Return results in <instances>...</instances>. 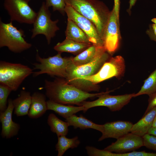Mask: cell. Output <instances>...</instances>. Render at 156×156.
Masks as SVG:
<instances>
[{"label": "cell", "instance_id": "40", "mask_svg": "<svg viewBox=\"0 0 156 156\" xmlns=\"http://www.w3.org/2000/svg\"><path fill=\"white\" fill-rule=\"evenodd\" d=\"M154 120H156V115L155 116V117Z\"/></svg>", "mask_w": 156, "mask_h": 156}, {"label": "cell", "instance_id": "1", "mask_svg": "<svg viewBox=\"0 0 156 156\" xmlns=\"http://www.w3.org/2000/svg\"><path fill=\"white\" fill-rule=\"evenodd\" d=\"M44 88L49 100L64 105L79 106L88 99L97 97L104 92L90 93L69 83L63 78H57L53 81L45 79Z\"/></svg>", "mask_w": 156, "mask_h": 156}, {"label": "cell", "instance_id": "38", "mask_svg": "<svg viewBox=\"0 0 156 156\" xmlns=\"http://www.w3.org/2000/svg\"><path fill=\"white\" fill-rule=\"evenodd\" d=\"M153 38L154 40L156 41V35L154 34L153 32Z\"/></svg>", "mask_w": 156, "mask_h": 156}, {"label": "cell", "instance_id": "29", "mask_svg": "<svg viewBox=\"0 0 156 156\" xmlns=\"http://www.w3.org/2000/svg\"><path fill=\"white\" fill-rule=\"evenodd\" d=\"M87 153L91 156H116V153L107 150H100L94 147L87 146L86 148Z\"/></svg>", "mask_w": 156, "mask_h": 156}, {"label": "cell", "instance_id": "5", "mask_svg": "<svg viewBox=\"0 0 156 156\" xmlns=\"http://www.w3.org/2000/svg\"><path fill=\"white\" fill-rule=\"evenodd\" d=\"M24 36V31L14 26L12 21L5 23L0 20V48L6 47L15 53H20L27 50L32 45L25 40Z\"/></svg>", "mask_w": 156, "mask_h": 156}, {"label": "cell", "instance_id": "27", "mask_svg": "<svg viewBox=\"0 0 156 156\" xmlns=\"http://www.w3.org/2000/svg\"><path fill=\"white\" fill-rule=\"evenodd\" d=\"M12 90L7 86L0 84V112H4L6 109L7 100Z\"/></svg>", "mask_w": 156, "mask_h": 156}, {"label": "cell", "instance_id": "6", "mask_svg": "<svg viewBox=\"0 0 156 156\" xmlns=\"http://www.w3.org/2000/svg\"><path fill=\"white\" fill-rule=\"evenodd\" d=\"M33 69L20 63L1 61L0 83L9 88L12 91L17 90L24 80L31 74Z\"/></svg>", "mask_w": 156, "mask_h": 156}, {"label": "cell", "instance_id": "9", "mask_svg": "<svg viewBox=\"0 0 156 156\" xmlns=\"http://www.w3.org/2000/svg\"><path fill=\"white\" fill-rule=\"evenodd\" d=\"M4 6L11 21L33 24L36 17V12L23 0H4Z\"/></svg>", "mask_w": 156, "mask_h": 156}, {"label": "cell", "instance_id": "19", "mask_svg": "<svg viewBox=\"0 0 156 156\" xmlns=\"http://www.w3.org/2000/svg\"><path fill=\"white\" fill-rule=\"evenodd\" d=\"M31 96L30 93L22 90L19 96L12 100L14 106V114L17 116L28 115L30 107Z\"/></svg>", "mask_w": 156, "mask_h": 156}, {"label": "cell", "instance_id": "24", "mask_svg": "<svg viewBox=\"0 0 156 156\" xmlns=\"http://www.w3.org/2000/svg\"><path fill=\"white\" fill-rule=\"evenodd\" d=\"M47 121L51 131L55 133L57 137L66 136L67 134L69 126L67 122L62 121L53 113L49 115Z\"/></svg>", "mask_w": 156, "mask_h": 156}, {"label": "cell", "instance_id": "32", "mask_svg": "<svg viewBox=\"0 0 156 156\" xmlns=\"http://www.w3.org/2000/svg\"><path fill=\"white\" fill-rule=\"evenodd\" d=\"M114 5L113 9L114 10L116 18L119 24V13L120 6V0H114Z\"/></svg>", "mask_w": 156, "mask_h": 156}, {"label": "cell", "instance_id": "7", "mask_svg": "<svg viewBox=\"0 0 156 156\" xmlns=\"http://www.w3.org/2000/svg\"><path fill=\"white\" fill-rule=\"evenodd\" d=\"M125 62L120 55L111 57L96 74L86 77L85 81L93 86L113 77L120 79L124 75Z\"/></svg>", "mask_w": 156, "mask_h": 156}, {"label": "cell", "instance_id": "3", "mask_svg": "<svg viewBox=\"0 0 156 156\" xmlns=\"http://www.w3.org/2000/svg\"><path fill=\"white\" fill-rule=\"evenodd\" d=\"M79 14L93 23L103 40L104 32L111 12L98 0H64Z\"/></svg>", "mask_w": 156, "mask_h": 156}, {"label": "cell", "instance_id": "17", "mask_svg": "<svg viewBox=\"0 0 156 156\" xmlns=\"http://www.w3.org/2000/svg\"><path fill=\"white\" fill-rule=\"evenodd\" d=\"M156 115V107L143 116L138 122L133 125L130 132L142 137L148 133L152 125Z\"/></svg>", "mask_w": 156, "mask_h": 156}, {"label": "cell", "instance_id": "4", "mask_svg": "<svg viewBox=\"0 0 156 156\" xmlns=\"http://www.w3.org/2000/svg\"><path fill=\"white\" fill-rule=\"evenodd\" d=\"M61 53L47 58L41 57L37 51L36 60L38 63L32 64L34 70L38 71L33 72V76L36 77L41 74H46L51 76H57L66 78L67 70L69 64L72 62L73 57H63Z\"/></svg>", "mask_w": 156, "mask_h": 156}, {"label": "cell", "instance_id": "25", "mask_svg": "<svg viewBox=\"0 0 156 156\" xmlns=\"http://www.w3.org/2000/svg\"><path fill=\"white\" fill-rule=\"evenodd\" d=\"M77 136L69 138L65 135L58 137V142L55 145L56 151L58 152V156H62L70 148L77 147L80 143Z\"/></svg>", "mask_w": 156, "mask_h": 156}, {"label": "cell", "instance_id": "2", "mask_svg": "<svg viewBox=\"0 0 156 156\" xmlns=\"http://www.w3.org/2000/svg\"><path fill=\"white\" fill-rule=\"evenodd\" d=\"M108 53L103 47L94 59L87 64L77 66L72 61L67 68L65 79L69 83L84 91L88 92L99 91V86L90 85L87 83L85 79L94 75L99 70L104 63L111 57Z\"/></svg>", "mask_w": 156, "mask_h": 156}, {"label": "cell", "instance_id": "12", "mask_svg": "<svg viewBox=\"0 0 156 156\" xmlns=\"http://www.w3.org/2000/svg\"><path fill=\"white\" fill-rule=\"evenodd\" d=\"M119 24L114 9L111 12L105 28L103 41L107 51L112 53L117 49L119 43Z\"/></svg>", "mask_w": 156, "mask_h": 156}, {"label": "cell", "instance_id": "11", "mask_svg": "<svg viewBox=\"0 0 156 156\" xmlns=\"http://www.w3.org/2000/svg\"><path fill=\"white\" fill-rule=\"evenodd\" d=\"M65 12L68 18L74 21L85 33L92 44L97 47H104L103 40L92 22L79 14L69 5L66 4Z\"/></svg>", "mask_w": 156, "mask_h": 156}, {"label": "cell", "instance_id": "26", "mask_svg": "<svg viewBox=\"0 0 156 156\" xmlns=\"http://www.w3.org/2000/svg\"><path fill=\"white\" fill-rule=\"evenodd\" d=\"M156 92V68L144 81L140 90L134 93L133 97L143 95L149 96Z\"/></svg>", "mask_w": 156, "mask_h": 156}, {"label": "cell", "instance_id": "35", "mask_svg": "<svg viewBox=\"0 0 156 156\" xmlns=\"http://www.w3.org/2000/svg\"><path fill=\"white\" fill-rule=\"evenodd\" d=\"M152 28L154 33L156 35V24L155 23L153 24Z\"/></svg>", "mask_w": 156, "mask_h": 156}, {"label": "cell", "instance_id": "8", "mask_svg": "<svg viewBox=\"0 0 156 156\" xmlns=\"http://www.w3.org/2000/svg\"><path fill=\"white\" fill-rule=\"evenodd\" d=\"M49 8L45 2H42L33 24L31 38H33L39 34L43 35L46 38L47 44H49L52 38L55 36L56 32L60 28L57 25L59 20H51Z\"/></svg>", "mask_w": 156, "mask_h": 156}, {"label": "cell", "instance_id": "16", "mask_svg": "<svg viewBox=\"0 0 156 156\" xmlns=\"http://www.w3.org/2000/svg\"><path fill=\"white\" fill-rule=\"evenodd\" d=\"M47 110L46 96L38 92H34L31 95L30 107L28 115L31 118L40 117Z\"/></svg>", "mask_w": 156, "mask_h": 156}, {"label": "cell", "instance_id": "34", "mask_svg": "<svg viewBox=\"0 0 156 156\" xmlns=\"http://www.w3.org/2000/svg\"><path fill=\"white\" fill-rule=\"evenodd\" d=\"M137 0H130L129 10H130L133 6L134 5Z\"/></svg>", "mask_w": 156, "mask_h": 156}, {"label": "cell", "instance_id": "37", "mask_svg": "<svg viewBox=\"0 0 156 156\" xmlns=\"http://www.w3.org/2000/svg\"><path fill=\"white\" fill-rule=\"evenodd\" d=\"M151 21L154 23L156 24V18H154L152 19Z\"/></svg>", "mask_w": 156, "mask_h": 156}, {"label": "cell", "instance_id": "33", "mask_svg": "<svg viewBox=\"0 0 156 156\" xmlns=\"http://www.w3.org/2000/svg\"><path fill=\"white\" fill-rule=\"evenodd\" d=\"M148 133L156 136V127H152L148 130Z\"/></svg>", "mask_w": 156, "mask_h": 156}, {"label": "cell", "instance_id": "10", "mask_svg": "<svg viewBox=\"0 0 156 156\" xmlns=\"http://www.w3.org/2000/svg\"><path fill=\"white\" fill-rule=\"evenodd\" d=\"M113 90L104 92L98 95V98L91 101L83 102L81 106L84 108V112H86L90 108L98 106L107 107L111 111L115 112L121 110L127 104L135 93L123 95L113 96L109 93Z\"/></svg>", "mask_w": 156, "mask_h": 156}, {"label": "cell", "instance_id": "39", "mask_svg": "<svg viewBox=\"0 0 156 156\" xmlns=\"http://www.w3.org/2000/svg\"><path fill=\"white\" fill-rule=\"evenodd\" d=\"M28 3L30 1V0H23Z\"/></svg>", "mask_w": 156, "mask_h": 156}, {"label": "cell", "instance_id": "14", "mask_svg": "<svg viewBox=\"0 0 156 156\" xmlns=\"http://www.w3.org/2000/svg\"><path fill=\"white\" fill-rule=\"evenodd\" d=\"M14 109L12 100L9 99L6 109L4 112L0 113V121L2 125L1 135L3 138H10L16 135L20 129L19 125L12 120Z\"/></svg>", "mask_w": 156, "mask_h": 156}, {"label": "cell", "instance_id": "31", "mask_svg": "<svg viewBox=\"0 0 156 156\" xmlns=\"http://www.w3.org/2000/svg\"><path fill=\"white\" fill-rule=\"evenodd\" d=\"M148 105L144 115L156 107V92L149 96Z\"/></svg>", "mask_w": 156, "mask_h": 156}, {"label": "cell", "instance_id": "15", "mask_svg": "<svg viewBox=\"0 0 156 156\" xmlns=\"http://www.w3.org/2000/svg\"><path fill=\"white\" fill-rule=\"evenodd\" d=\"M133 124L129 121L118 120L107 122L103 125L104 130L99 141L112 138L117 139L130 132Z\"/></svg>", "mask_w": 156, "mask_h": 156}, {"label": "cell", "instance_id": "23", "mask_svg": "<svg viewBox=\"0 0 156 156\" xmlns=\"http://www.w3.org/2000/svg\"><path fill=\"white\" fill-rule=\"evenodd\" d=\"M103 47H97L92 44L75 57H73V64L75 66H78L91 62L96 57L101 49Z\"/></svg>", "mask_w": 156, "mask_h": 156}, {"label": "cell", "instance_id": "28", "mask_svg": "<svg viewBox=\"0 0 156 156\" xmlns=\"http://www.w3.org/2000/svg\"><path fill=\"white\" fill-rule=\"evenodd\" d=\"M45 3L48 8L52 7L53 11H57L64 15L66 3L64 0H45Z\"/></svg>", "mask_w": 156, "mask_h": 156}, {"label": "cell", "instance_id": "18", "mask_svg": "<svg viewBox=\"0 0 156 156\" xmlns=\"http://www.w3.org/2000/svg\"><path fill=\"white\" fill-rule=\"evenodd\" d=\"M92 44L77 42L66 38L62 42H58L54 47V49L58 52H65L77 55Z\"/></svg>", "mask_w": 156, "mask_h": 156}, {"label": "cell", "instance_id": "22", "mask_svg": "<svg viewBox=\"0 0 156 156\" xmlns=\"http://www.w3.org/2000/svg\"><path fill=\"white\" fill-rule=\"evenodd\" d=\"M65 34L66 38L79 42L92 44L85 33L74 21L68 18Z\"/></svg>", "mask_w": 156, "mask_h": 156}, {"label": "cell", "instance_id": "36", "mask_svg": "<svg viewBox=\"0 0 156 156\" xmlns=\"http://www.w3.org/2000/svg\"><path fill=\"white\" fill-rule=\"evenodd\" d=\"M152 127H156V120H154L152 125Z\"/></svg>", "mask_w": 156, "mask_h": 156}, {"label": "cell", "instance_id": "13", "mask_svg": "<svg viewBox=\"0 0 156 156\" xmlns=\"http://www.w3.org/2000/svg\"><path fill=\"white\" fill-rule=\"evenodd\" d=\"M143 146L142 137L129 133L117 139L104 149L116 153H124L134 151Z\"/></svg>", "mask_w": 156, "mask_h": 156}, {"label": "cell", "instance_id": "20", "mask_svg": "<svg viewBox=\"0 0 156 156\" xmlns=\"http://www.w3.org/2000/svg\"><path fill=\"white\" fill-rule=\"evenodd\" d=\"M47 110L54 111L65 119L79 111H83L85 109L83 106H74L66 105L50 100L47 101Z\"/></svg>", "mask_w": 156, "mask_h": 156}, {"label": "cell", "instance_id": "21", "mask_svg": "<svg viewBox=\"0 0 156 156\" xmlns=\"http://www.w3.org/2000/svg\"><path fill=\"white\" fill-rule=\"evenodd\" d=\"M65 121L68 122L69 126H73L75 129L79 128L81 129H85L91 128L97 130L101 133L104 130L103 125L96 124L82 115L78 116L73 114L66 119Z\"/></svg>", "mask_w": 156, "mask_h": 156}, {"label": "cell", "instance_id": "30", "mask_svg": "<svg viewBox=\"0 0 156 156\" xmlns=\"http://www.w3.org/2000/svg\"><path fill=\"white\" fill-rule=\"evenodd\" d=\"M143 146L147 148L156 151V136L147 133L142 137Z\"/></svg>", "mask_w": 156, "mask_h": 156}]
</instances>
